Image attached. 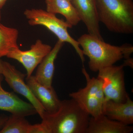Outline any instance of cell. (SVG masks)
<instances>
[{
  "label": "cell",
  "instance_id": "obj_1",
  "mask_svg": "<svg viewBox=\"0 0 133 133\" xmlns=\"http://www.w3.org/2000/svg\"><path fill=\"white\" fill-rule=\"evenodd\" d=\"M77 41L84 55L89 58V69L94 72L114 65L122 58L130 57L133 52L131 44H125L120 46L111 45L88 33L82 35Z\"/></svg>",
  "mask_w": 133,
  "mask_h": 133
},
{
  "label": "cell",
  "instance_id": "obj_2",
  "mask_svg": "<svg viewBox=\"0 0 133 133\" xmlns=\"http://www.w3.org/2000/svg\"><path fill=\"white\" fill-rule=\"evenodd\" d=\"M90 116L73 99L61 101L57 111L42 118L49 133H85Z\"/></svg>",
  "mask_w": 133,
  "mask_h": 133
},
{
  "label": "cell",
  "instance_id": "obj_3",
  "mask_svg": "<svg viewBox=\"0 0 133 133\" xmlns=\"http://www.w3.org/2000/svg\"><path fill=\"white\" fill-rule=\"evenodd\" d=\"M98 18L111 32L133 33L132 0H95Z\"/></svg>",
  "mask_w": 133,
  "mask_h": 133
},
{
  "label": "cell",
  "instance_id": "obj_4",
  "mask_svg": "<svg viewBox=\"0 0 133 133\" xmlns=\"http://www.w3.org/2000/svg\"><path fill=\"white\" fill-rule=\"evenodd\" d=\"M24 14L31 26L41 25L44 26L57 37L63 42L70 44L74 48L83 64L85 62L84 55L77 41L70 35L68 28L72 26L66 21L59 19L56 15L42 9H26Z\"/></svg>",
  "mask_w": 133,
  "mask_h": 133
},
{
  "label": "cell",
  "instance_id": "obj_5",
  "mask_svg": "<svg viewBox=\"0 0 133 133\" xmlns=\"http://www.w3.org/2000/svg\"><path fill=\"white\" fill-rule=\"evenodd\" d=\"M82 72L86 80V86L71 93L69 96L90 116L95 118L102 114V106L105 100L102 83L97 77L91 78L84 66Z\"/></svg>",
  "mask_w": 133,
  "mask_h": 133
},
{
  "label": "cell",
  "instance_id": "obj_6",
  "mask_svg": "<svg viewBox=\"0 0 133 133\" xmlns=\"http://www.w3.org/2000/svg\"><path fill=\"white\" fill-rule=\"evenodd\" d=\"M123 65L107 66L98 71L97 77L102 83L105 100L124 102L128 95L126 91Z\"/></svg>",
  "mask_w": 133,
  "mask_h": 133
},
{
  "label": "cell",
  "instance_id": "obj_7",
  "mask_svg": "<svg viewBox=\"0 0 133 133\" xmlns=\"http://www.w3.org/2000/svg\"><path fill=\"white\" fill-rule=\"evenodd\" d=\"M1 74L5 81L15 92L26 98L35 107L37 114L41 118L45 111L40 102L35 97L28 85L24 82L25 75L17 70L14 65L8 62L2 61Z\"/></svg>",
  "mask_w": 133,
  "mask_h": 133
},
{
  "label": "cell",
  "instance_id": "obj_8",
  "mask_svg": "<svg viewBox=\"0 0 133 133\" xmlns=\"http://www.w3.org/2000/svg\"><path fill=\"white\" fill-rule=\"evenodd\" d=\"M52 49L50 45L43 43L38 39L29 50L22 51L17 48L10 52L6 57L22 64L27 71V77H29Z\"/></svg>",
  "mask_w": 133,
  "mask_h": 133
},
{
  "label": "cell",
  "instance_id": "obj_9",
  "mask_svg": "<svg viewBox=\"0 0 133 133\" xmlns=\"http://www.w3.org/2000/svg\"><path fill=\"white\" fill-rule=\"evenodd\" d=\"M88 34L104 41L100 30L95 0H70Z\"/></svg>",
  "mask_w": 133,
  "mask_h": 133
},
{
  "label": "cell",
  "instance_id": "obj_10",
  "mask_svg": "<svg viewBox=\"0 0 133 133\" xmlns=\"http://www.w3.org/2000/svg\"><path fill=\"white\" fill-rule=\"evenodd\" d=\"M26 83L32 93L41 104L47 113L51 114L57 111L61 101L52 87H47L36 80L31 75L26 79Z\"/></svg>",
  "mask_w": 133,
  "mask_h": 133
},
{
  "label": "cell",
  "instance_id": "obj_11",
  "mask_svg": "<svg viewBox=\"0 0 133 133\" xmlns=\"http://www.w3.org/2000/svg\"><path fill=\"white\" fill-rule=\"evenodd\" d=\"M2 75L0 74V110L10 112L13 115L22 116L37 114L31 103L24 101L14 92H9L2 88Z\"/></svg>",
  "mask_w": 133,
  "mask_h": 133
},
{
  "label": "cell",
  "instance_id": "obj_12",
  "mask_svg": "<svg viewBox=\"0 0 133 133\" xmlns=\"http://www.w3.org/2000/svg\"><path fill=\"white\" fill-rule=\"evenodd\" d=\"M102 114L111 119L131 125L133 124V101L129 94L124 102L105 100Z\"/></svg>",
  "mask_w": 133,
  "mask_h": 133
},
{
  "label": "cell",
  "instance_id": "obj_13",
  "mask_svg": "<svg viewBox=\"0 0 133 133\" xmlns=\"http://www.w3.org/2000/svg\"><path fill=\"white\" fill-rule=\"evenodd\" d=\"M64 43L58 40L50 51L38 65L35 78L37 81L47 87H52L55 71V63L58 55Z\"/></svg>",
  "mask_w": 133,
  "mask_h": 133
},
{
  "label": "cell",
  "instance_id": "obj_14",
  "mask_svg": "<svg viewBox=\"0 0 133 133\" xmlns=\"http://www.w3.org/2000/svg\"><path fill=\"white\" fill-rule=\"evenodd\" d=\"M133 127L109 119L101 114L97 117L90 116L85 133H130Z\"/></svg>",
  "mask_w": 133,
  "mask_h": 133
},
{
  "label": "cell",
  "instance_id": "obj_15",
  "mask_svg": "<svg viewBox=\"0 0 133 133\" xmlns=\"http://www.w3.org/2000/svg\"><path fill=\"white\" fill-rule=\"evenodd\" d=\"M46 11L64 17L66 22L72 26L77 25L81 21L79 16L70 0H45Z\"/></svg>",
  "mask_w": 133,
  "mask_h": 133
},
{
  "label": "cell",
  "instance_id": "obj_16",
  "mask_svg": "<svg viewBox=\"0 0 133 133\" xmlns=\"http://www.w3.org/2000/svg\"><path fill=\"white\" fill-rule=\"evenodd\" d=\"M19 31L17 29L3 25L0 23V58L15 49L19 48L17 41Z\"/></svg>",
  "mask_w": 133,
  "mask_h": 133
},
{
  "label": "cell",
  "instance_id": "obj_17",
  "mask_svg": "<svg viewBox=\"0 0 133 133\" xmlns=\"http://www.w3.org/2000/svg\"><path fill=\"white\" fill-rule=\"evenodd\" d=\"M31 124L24 116L12 115L0 131V133H29Z\"/></svg>",
  "mask_w": 133,
  "mask_h": 133
},
{
  "label": "cell",
  "instance_id": "obj_18",
  "mask_svg": "<svg viewBox=\"0 0 133 133\" xmlns=\"http://www.w3.org/2000/svg\"><path fill=\"white\" fill-rule=\"evenodd\" d=\"M29 133H49L47 127L43 122L32 125L31 124Z\"/></svg>",
  "mask_w": 133,
  "mask_h": 133
},
{
  "label": "cell",
  "instance_id": "obj_19",
  "mask_svg": "<svg viewBox=\"0 0 133 133\" xmlns=\"http://www.w3.org/2000/svg\"><path fill=\"white\" fill-rule=\"evenodd\" d=\"M8 117L3 115H0V129H2L4 126Z\"/></svg>",
  "mask_w": 133,
  "mask_h": 133
},
{
  "label": "cell",
  "instance_id": "obj_20",
  "mask_svg": "<svg viewBox=\"0 0 133 133\" xmlns=\"http://www.w3.org/2000/svg\"><path fill=\"white\" fill-rule=\"evenodd\" d=\"M122 65H124V66H130L131 68L133 69V58H132L129 57V58H127V59H125V60H124V63Z\"/></svg>",
  "mask_w": 133,
  "mask_h": 133
},
{
  "label": "cell",
  "instance_id": "obj_21",
  "mask_svg": "<svg viewBox=\"0 0 133 133\" xmlns=\"http://www.w3.org/2000/svg\"><path fill=\"white\" fill-rule=\"evenodd\" d=\"M7 0H0V10L5 5Z\"/></svg>",
  "mask_w": 133,
  "mask_h": 133
},
{
  "label": "cell",
  "instance_id": "obj_22",
  "mask_svg": "<svg viewBox=\"0 0 133 133\" xmlns=\"http://www.w3.org/2000/svg\"><path fill=\"white\" fill-rule=\"evenodd\" d=\"M2 61V60L0 58V74H1V71Z\"/></svg>",
  "mask_w": 133,
  "mask_h": 133
},
{
  "label": "cell",
  "instance_id": "obj_23",
  "mask_svg": "<svg viewBox=\"0 0 133 133\" xmlns=\"http://www.w3.org/2000/svg\"><path fill=\"white\" fill-rule=\"evenodd\" d=\"M1 10H0V21H1Z\"/></svg>",
  "mask_w": 133,
  "mask_h": 133
}]
</instances>
